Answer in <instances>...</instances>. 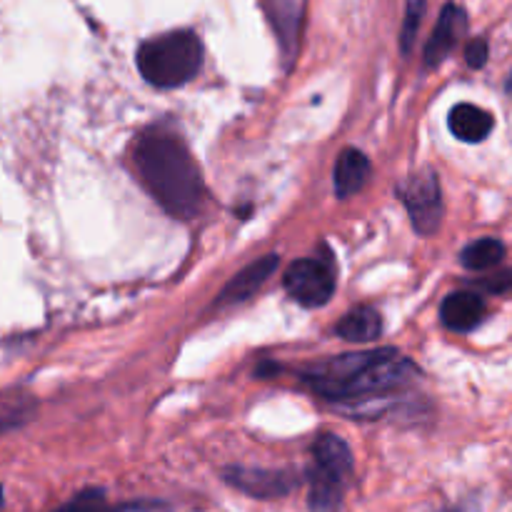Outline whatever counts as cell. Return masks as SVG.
I'll return each mask as SVG.
<instances>
[{"label": "cell", "mask_w": 512, "mask_h": 512, "mask_svg": "<svg viewBox=\"0 0 512 512\" xmlns=\"http://www.w3.org/2000/svg\"><path fill=\"white\" fill-rule=\"evenodd\" d=\"M135 168L155 200L175 218H195L203 208L205 185L188 145L163 128L143 133L135 143Z\"/></svg>", "instance_id": "6da1fadb"}, {"label": "cell", "mask_w": 512, "mask_h": 512, "mask_svg": "<svg viewBox=\"0 0 512 512\" xmlns=\"http://www.w3.org/2000/svg\"><path fill=\"white\" fill-rule=\"evenodd\" d=\"M415 378H418V365L393 348L340 355L328 363L315 365L303 375L315 393L338 403H358V400L395 393Z\"/></svg>", "instance_id": "7a4b0ae2"}, {"label": "cell", "mask_w": 512, "mask_h": 512, "mask_svg": "<svg viewBox=\"0 0 512 512\" xmlns=\"http://www.w3.org/2000/svg\"><path fill=\"white\" fill-rule=\"evenodd\" d=\"M138 70L155 88L190 83L203 68V43L193 30H170L145 40L138 48Z\"/></svg>", "instance_id": "3957f363"}, {"label": "cell", "mask_w": 512, "mask_h": 512, "mask_svg": "<svg viewBox=\"0 0 512 512\" xmlns=\"http://www.w3.org/2000/svg\"><path fill=\"white\" fill-rule=\"evenodd\" d=\"M400 200L408 208L413 218V228L420 235H433L440 228L443 218V193H440V180L433 170H420L410 175L398 188Z\"/></svg>", "instance_id": "277c9868"}, {"label": "cell", "mask_w": 512, "mask_h": 512, "mask_svg": "<svg viewBox=\"0 0 512 512\" xmlns=\"http://www.w3.org/2000/svg\"><path fill=\"white\" fill-rule=\"evenodd\" d=\"M285 290L295 303L305 308H320L335 293V273L328 260L303 258L288 268L283 278Z\"/></svg>", "instance_id": "5b68a950"}, {"label": "cell", "mask_w": 512, "mask_h": 512, "mask_svg": "<svg viewBox=\"0 0 512 512\" xmlns=\"http://www.w3.org/2000/svg\"><path fill=\"white\" fill-rule=\"evenodd\" d=\"M353 475V453L348 443L338 435H323L313 445V465H310V478H323L330 483L343 485Z\"/></svg>", "instance_id": "8992f818"}, {"label": "cell", "mask_w": 512, "mask_h": 512, "mask_svg": "<svg viewBox=\"0 0 512 512\" xmlns=\"http://www.w3.org/2000/svg\"><path fill=\"white\" fill-rule=\"evenodd\" d=\"M465 28H468V15H465V10L453 3L445 5L443 13H440L438 18V25H435L433 35H430L428 45H425V63H428L430 68L443 63V60L453 53L455 45L460 43Z\"/></svg>", "instance_id": "52a82bcc"}, {"label": "cell", "mask_w": 512, "mask_h": 512, "mask_svg": "<svg viewBox=\"0 0 512 512\" xmlns=\"http://www.w3.org/2000/svg\"><path fill=\"white\" fill-rule=\"evenodd\" d=\"M225 480L233 488L253 495V498H280L293 490L295 480L288 473H275V470H248V468H228Z\"/></svg>", "instance_id": "ba28073f"}, {"label": "cell", "mask_w": 512, "mask_h": 512, "mask_svg": "<svg viewBox=\"0 0 512 512\" xmlns=\"http://www.w3.org/2000/svg\"><path fill=\"white\" fill-rule=\"evenodd\" d=\"M275 268H278V255H265V258L250 263L248 268L240 270V273L220 290L215 305H235L253 298V295L268 283V278L275 273Z\"/></svg>", "instance_id": "9c48e42d"}, {"label": "cell", "mask_w": 512, "mask_h": 512, "mask_svg": "<svg viewBox=\"0 0 512 512\" xmlns=\"http://www.w3.org/2000/svg\"><path fill=\"white\" fill-rule=\"evenodd\" d=\"M440 318L450 330H458V333H468V330L478 328L485 318L483 295L473 293V290L450 293L440 305Z\"/></svg>", "instance_id": "30bf717a"}, {"label": "cell", "mask_w": 512, "mask_h": 512, "mask_svg": "<svg viewBox=\"0 0 512 512\" xmlns=\"http://www.w3.org/2000/svg\"><path fill=\"white\" fill-rule=\"evenodd\" d=\"M450 133L463 143H483L495 128V120L488 110L478 108V105L460 103L450 110Z\"/></svg>", "instance_id": "8fae6325"}, {"label": "cell", "mask_w": 512, "mask_h": 512, "mask_svg": "<svg viewBox=\"0 0 512 512\" xmlns=\"http://www.w3.org/2000/svg\"><path fill=\"white\" fill-rule=\"evenodd\" d=\"M335 195L338 198H350V195L360 193L370 178V160L360 150L348 148L340 153L338 163H335Z\"/></svg>", "instance_id": "7c38bea8"}, {"label": "cell", "mask_w": 512, "mask_h": 512, "mask_svg": "<svg viewBox=\"0 0 512 512\" xmlns=\"http://www.w3.org/2000/svg\"><path fill=\"white\" fill-rule=\"evenodd\" d=\"M335 333L350 343H370L383 333V318L373 308H355L338 323Z\"/></svg>", "instance_id": "4fadbf2b"}, {"label": "cell", "mask_w": 512, "mask_h": 512, "mask_svg": "<svg viewBox=\"0 0 512 512\" xmlns=\"http://www.w3.org/2000/svg\"><path fill=\"white\" fill-rule=\"evenodd\" d=\"M503 258H505V245L500 243L498 238H480L475 240V243H470L468 248L460 253V263H463V268L475 270V273L495 268Z\"/></svg>", "instance_id": "5bb4252c"}, {"label": "cell", "mask_w": 512, "mask_h": 512, "mask_svg": "<svg viewBox=\"0 0 512 512\" xmlns=\"http://www.w3.org/2000/svg\"><path fill=\"white\" fill-rule=\"evenodd\" d=\"M53 512H130V508H113V505L105 500L103 490H83V493L75 495L73 500H68L65 505H60Z\"/></svg>", "instance_id": "9a60e30c"}, {"label": "cell", "mask_w": 512, "mask_h": 512, "mask_svg": "<svg viewBox=\"0 0 512 512\" xmlns=\"http://www.w3.org/2000/svg\"><path fill=\"white\" fill-rule=\"evenodd\" d=\"M423 8H425V0H408V13H405L403 35H400L405 53H410V48H413V40H415V33H418L420 18H423Z\"/></svg>", "instance_id": "2e32d148"}, {"label": "cell", "mask_w": 512, "mask_h": 512, "mask_svg": "<svg viewBox=\"0 0 512 512\" xmlns=\"http://www.w3.org/2000/svg\"><path fill=\"white\" fill-rule=\"evenodd\" d=\"M488 55H490V48L485 38L470 40L468 48H465V60H468L470 68H483V65L488 63Z\"/></svg>", "instance_id": "e0dca14e"}, {"label": "cell", "mask_w": 512, "mask_h": 512, "mask_svg": "<svg viewBox=\"0 0 512 512\" xmlns=\"http://www.w3.org/2000/svg\"><path fill=\"white\" fill-rule=\"evenodd\" d=\"M508 288H512V270L510 273L498 275V280H493V283H490V290H508Z\"/></svg>", "instance_id": "ac0fdd59"}, {"label": "cell", "mask_w": 512, "mask_h": 512, "mask_svg": "<svg viewBox=\"0 0 512 512\" xmlns=\"http://www.w3.org/2000/svg\"><path fill=\"white\" fill-rule=\"evenodd\" d=\"M3 503H5V498H3V485H0V510H3Z\"/></svg>", "instance_id": "d6986e66"}, {"label": "cell", "mask_w": 512, "mask_h": 512, "mask_svg": "<svg viewBox=\"0 0 512 512\" xmlns=\"http://www.w3.org/2000/svg\"><path fill=\"white\" fill-rule=\"evenodd\" d=\"M508 93L512 95V73H510V78H508Z\"/></svg>", "instance_id": "ffe728a7"}]
</instances>
